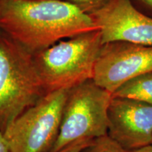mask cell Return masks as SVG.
Here are the masks:
<instances>
[{"label": "cell", "mask_w": 152, "mask_h": 152, "mask_svg": "<svg viewBox=\"0 0 152 152\" xmlns=\"http://www.w3.org/2000/svg\"><path fill=\"white\" fill-rule=\"evenodd\" d=\"M0 30L35 54L99 28L90 15L64 0H4Z\"/></svg>", "instance_id": "6da1fadb"}, {"label": "cell", "mask_w": 152, "mask_h": 152, "mask_svg": "<svg viewBox=\"0 0 152 152\" xmlns=\"http://www.w3.org/2000/svg\"><path fill=\"white\" fill-rule=\"evenodd\" d=\"M102 45L96 30L61 40L33 54L45 93L70 90L93 78Z\"/></svg>", "instance_id": "7a4b0ae2"}, {"label": "cell", "mask_w": 152, "mask_h": 152, "mask_svg": "<svg viewBox=\"0 0 152 152\" xmlns=\"http://www.w3.org/2000/svg\"><path fill=\"white\" fill-rule=\"evenodd\" d=\"M45 94L33 54L0 30V131Z\"/></svg>", "instance_id": "3957f363"}, {"label": "cell", "mask_w": 152, "mask_h": 152, "mask_svg": "<svg viewBox=\"0 0 152 152\" xmlns=\"http://www.w3.org/2000/svg\"><path fill=\"white\" fill-rule=\"evenodd\" d=\"M112 94L92 79L70 89L59 132L49 152L77 142L93 141L108 134V111Z\"/></svg>", "instance_id": "277c9868"}, {"label": "cell", "mask_w": 152, "mask_h": 152, "mask_svg": "<svg viewBox=\"0 0 152 152\" xmlns=\"http://www.w3.org/2000/svg\"><path fill=\"white\" fill-rule=\"evenodd\" d=\"M69 90L47 93L2 132L9 152H49L59 132Z\"/></svg>", "instance_id": "5b68a950"}, {"label": "cell", "mask_w": 152, "mask_h": 152, "mask_svg": "<svg viewBox=\"0 0 152 152\" xmlns=\"http://www.w3.org/2000/svg\"><path fill=\"white\" fill-rule=\"evenodd\" d=\"M152 71V46L116 41L102 45L92 80L112 94L130 80Z\"/></svg>", "instance_id": "8992f818"}, {"label": "cell", "mask_w": 152, "mask_h": 152, "mask_svg": "<svg viewBox=\"0 0 152 152\" xmlns=\"http://www.w3.org/2000/svg\"><path fill=\"white\" fill-rule=\"evenodd\" d=\"M90 16L103 45L123 41L152 46V18L136 9L131 0H109Z\"/></svg>", "instance_id": "52a82bcc"}, {"label": "cell", "mask_w": 152, "mask_h": 152, "mask_svg": "<svg viewBox=\"0 0 152 152\" xmlns=\"http://www.w3.org/2000/svg\"><path fill=\"white\" fill-rule=\"evenodd\" d=\"M108 117V135L125 151L151 145V104L113 96Z\"/></svg>", "instance_id": "ba28073f"}, {"label": "cell", "mask_w": 152, "mask_h": 152, "mask_svg": "<svg viewBox=\"0 0 152 152\" xmlns=\"http://www.w3.org/2000/svg\"><path fill=\"white\" fill-rule=\"evenodd\" d=\"M112 96L132 99L152 105V71L125 83L113 93Z\"/></svg>", "instance_id": "9c48e42d"}, {"label": "cell", "mask_w": 152, "mask_h": 152, "mask_svg": "<svg viewBox=\"0 0 152 152\" xmlns=\"http://www.w3.org/2000/svg\"><path fill=\"white\" fill-rule=\"evenodd\" d=\"M82 152H127L110 137L105 135L93 140Z\"/></svg>", "instance_id": "30bf717a"}, {"label": "cell", "mask_w": 152, "mask_h": 152, "mask_svg": "<svg viewBox=\"0 0 152 152\" xmlns=\"http://www.w3.org/2000/svg\"><path fill=\"white\" fill-rule=\"evenodd\" d=\"M85 14L91 15L103 7L109 0H64Z\"/></svg>", "instance_id": "8fae6325"}, {"label": "cell", "mask_w": 152, "mask_h": 152, "mask_svg": "<svg viewBox=\"0 0 152 152\" xmlns=\"http://www.w3.org/2000/svg\"><path fill=\"white\" fill-rule=\"evenodd\" d=\"M92 142V141H83L75 142L56 152H82V151Z\"/></svg>", "instance_id": "7c38bea8"}, {"label": "cell", "mask_w": 152, "mask_h": 152, "mask_svg": "<svg viewBox=\"0 0 152 152\" xmlns=\"http://www.w3.org/2000/svg\"><path fill=\"white\" fill-rule=\"evenodd\" d=\"M0 152H9L7 144L4 139L2 132L0 131Z\"/></svg>", "instance_id": "4fadbf2b"}, {"label": "cell", "mask_w": 152, "mask_h": 152, "mask_svg": "<svg viewBox=\"0 0 152 152\" xmlns=\"http://www.w3.org/2000/svg\"><path fill=\"white\" fill-rule=\"evenodd\" d=\"M129 152H152V145L147 146V147L141 148V149L134 150V151Z\"/></svg>", "instance_id": "5bb4252c"}, {"label": "cell", "mask_w": 152, "mask_h": 152, "mask_svg": "<svg viewBox=\"0 0 152 152\" xmlns=\"http://www.w3.org/2000/svg\"><path fill=\"white\" fill-rule=\"evenodd\" d=\"M137 1L152 10V0H137Z\"/></svg>", "instance_id": "9a60e30c"}, {"label": "cell", "mask_w": 152, "mask_h": 152, "mask_svg": "<svg viewBox=\"0 0 152 152\" xmlns=\"http://www.w3.org/2000/svg\"><path fill=\"white\" fill-rule=\"evenodd\" d=\"M4 0H0V10H1V4H2Z\"/></svg>", "instance_id": "2e32d148"}, {"label": "cell", "mask_w": 152, "mask_h": 152, "mask_svg": "<svg viewBox=\"0 0 152 152\" xmlns=\"http://www.w3.org/2000/svg\"><path fill=\"white\" fill-rule=\"evenodd\" d=\"M151 145H152V143H151Z\"/></svg>", "instance_id": "e0dca14e"}]
</instances>
